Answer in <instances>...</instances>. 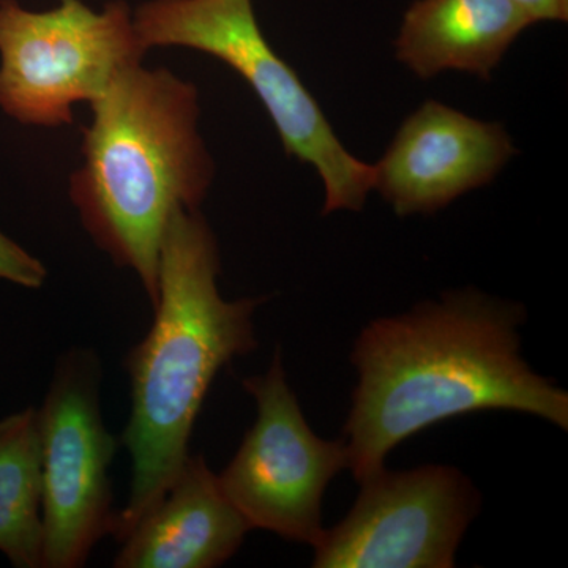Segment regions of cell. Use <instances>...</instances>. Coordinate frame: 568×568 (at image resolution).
Returning <instances> with one entry per match:
<instances>
[{"label":"cell","mask_w":568,"mask_h":568,"mask_svg":"<svg viewBox=\"0 0 568 568\" xmlns=\"http://www.w3.org/2000/svg\"><path fill=\"white\" fill-rule=\"evenodd\" d=\"M525 306L477 290L366 325L351 361L358 383L345 425L357 484L407 437L447 418L507 409L568 429V394L521 357Z\"/></svg>","instance_id":"1"},{"label":"cell","mask_w":568,"mask_h":568,"mask_svg":"<svg viewBox=\"0 0 568 568\" xmlns=\"http://www.w3.org/2000/svg\"><path fill=\"white\" fill-rule=\"evenodd\" d=\"M219 274V244L204 216L175 211L160 252L155 320L126 357L132 416L122 440L132 457V484L115 523L119 541L181 470L220 369L256 349L253 315L265 298L226 301Z\"/></svg>","instance_id":"2"},{"label":"cell","mask_w":568,"mask_h":568,"mask_svg":"<svg viewBox=\"0 0 568 568\" xmlns=\"http://www.w3.org/2000/svg\"><path fill=\"white\" fill-rule=\"evenodd\" d=\"M70 197L93 242L132 268L155 305L160 252L175 211H200L215 164L205 148L196 85L132 63L91 103Z\"/></svg>","instance_id":"3"},{"label":"cell","mask_w":568,"mask_h":568,"mask_svg":"<svg viewBox=\"0 0 568 568\" xmlns=\"http://www.w3.org/2000/svg\"><path fill=\"white\" fill-rule=\"evenodd\" d=\"M133 24L145 51L190 48L237 71L264 104L284 152L320 174L324 215L364 209L375 164L342 144L315 97L265 39L252 0H149L134 10Z\"/></svg>","instance_id":"4"},{"label":"cell","mask_w":568,"mask_h":568,"mask_svg":"<svg viewBox=\"0 0 568 568\" xmlns=\"http://www.w3.org/2000/svg\"><path fill=\"white\" fill-rule=\"evenodd\" d=\"M145 52L123 0L102 11L82 0L48 11L0 0V110L24 125H71L73 104L99 99Z\"/></svg>","instance_id":"5"},{"label":"cell","mask_w":568,"mask_h":568,"mask_svg":"<svg viewBox=\"0 0 568 568\" xmlns=\"http://www.w3.org/2000/svg\"><path fill=\"white\" fill-rule=\"evenodd\" d=\"M99 386V358L70 351L37 410L43 568L82 567L100 538L114 536L110 466L118 440L103 424Z\"/></svg>","instance_id":"6"},{"label":"cell","mask_w":568,"mask_h":568,"mask_svg":"<svg viewBox=\"0 0 568 568\" xmlns=\"http://www.w3.org/2000/svg\"><path fill=\"white\" fill-rule=\"evenodd\" d=\"M244 387L257 416L220 485L250 528L315 547L324 530L325 488L347 467L345 439H321L306 424L280 351L267 373Z\"/></svg>","instance_id":"7"},{"label":"cell","mask_w":568,"mask_h":568,"mask_svg":"<svg viewBox=\"0 0 568 568\" xmlns=\"http://www.w3.org/2000/svg\"><path fill=\"white\" fill-rule=\"evenodd\" d=\"M342 523L315 544L316 568H450L480 495L452 466L426 465L362 481Z\"/></svg>","instance_id":"8"},{"label":"cell","mask_w":568,"mask_h":568,"mask_svg":"<svg viewBox=\"0 0 568 568\" xmlns=\"http://www.w3.org/2000/svg\"><path fill=\"white\" fill-rule=\"evenodd\" d=\"M500 123L425 102L375 164V189L398 216L435 213L495 181L515 155Z\"/></svg>","instance_id":"9"},{"label":"cell","mask_w":568,"mask_h":568,"mask_svg":"<svg viewBox=\"0 0 568 568\" xmlns=\"http://www.w3.org/2000/svg\"><path fill=\"white\" fill-rule=\"evenodd\" d=\"M248 530L219 476L203 457L189 455L159 503L122 538L114 567H219L233 558Z\"/></svg>","instance_id":"10"},{"label":"cell","mask_w":568,"mask_h":568,"mask_svg":"<svg viewBox=\"0 0 568 568\" xmlns=\"http://www.w3.org/2000/svg\"><path fill=\"white\" fill-rule=\"evenodd\" d=\"M532 24L514 0H417L403 18L396 59L425 81L450 70L488 81Z\"/></svg>","instance_id":"11"},{"label":"cell","mask_w":568,"mask_h":568,"mask_svg":"<svg viewBox=\"0 0 568 568\" xmlns=\"http://www.w3.org/2000/svg\"><path fill=\"white\" fill-rule=\"evenodd\" d=\"M0 552L18 568L43 567L37 410L0 420Z\"/></svg>","instance_id":"12"},{"label":"cell","mask_w":568,"mask_h":568,"mask_svg":"<svg viewBox=\"0 0 568 568\" xmlns=\"http://www.w3.org/2000/svg\"><path fill=\"white\" fill-rule=\"evenodd\" d=\"M47 267L17 242L0 233V280L37 290L47 280Z\"/></svg>","instance_id":"13"},{"label":"cell","mask_w":568,"mask_h":568,"mask_svg":"<svg viewBox=\"0 0 568 568\" xmlns=\"http://www.w3.org/2000/svg\"><path fill=\"white\" fill-rule=\"evenodd\" d=\"M529 14L530 20L567 21L568 0H514Z\"/></svg>","instance_id":"14"}]
</instances>
